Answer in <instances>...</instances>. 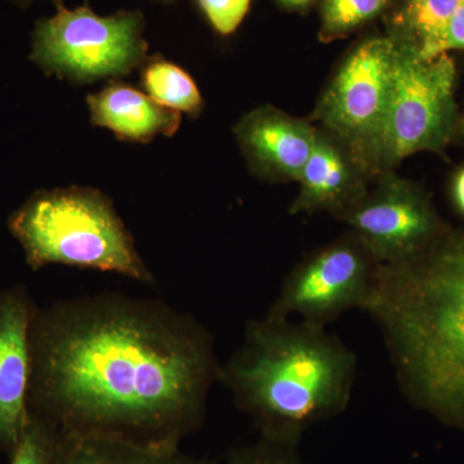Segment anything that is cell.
I'll return each instance as SVG.
<instances>
[{
  "mask_svg": "<svg viewBox=\"0 0 464 464\" xmlns=\"http://www.w3.org/2000/svg\"><path fill=\"white\" fill-rule=\"evenodd\" d=\"M29 411L66 433L179 444L221 377L215 338L158 299L100 293L36 307Z\"/></svg>",
  "mask_w": 464,
  "mask_h": 464,
  "instance_id": "obj_1",
  "label": "cell"
},
{
  "mask_svg": "<svg viewBox=\"0 0 464 464\" xmlns=\"http://www.w3.org/2000/svg\"><path fill=\"white\" fill-rule=\"evenodd\" d=\"M365 311L409 401L464 429V228L411 261L381 265Z\"/></svg>",
  "mask_w": 464,
  "mask_h": 464,
  "instance_id": "obj_2",
  "label": "cell"
},
{
  "mask_svg": "<svg viewBox=\"0 0 464 464\" xmlns=\"http://www.w3.org/2000/svg\"><path fill=\"white\" fill-rule=\"evenodd\" d=\"M356 372L355 353L326 328L265 316L246 324L219 383L261 436L299 444L308 427L346 411Z\"/></svg>",
  "mask_w": 464,
  "mask_h": 464,
  "instance_id": "obj_3",
  "label": "cell"
},
{
  "mask_svg": "<svg viewBox=\"0 0 464 464\" xmlns=\"http://www.w3.org/2000/svg\"><path fill=\"white\" fill-rule=\"evenodd\" d=\"M8 228L33 270L63 265L154 282L111 199L97 188L36 191L12 213Z\"/></svg>",
  "mask_w": 464,
  "mask_h": 464,
  "instance_id": "obj_4",
  "label": "cell"
},
{
  "mask_svg": "<svg viewBox=\"0 0 464 464\" xmlns=\"http://www.w3.org/2000/svg\"><path fill=\"white\" fill-rule=\"evenodd\" d=\"M393 43L392 83L377 176L395 170L420 152L444 154L451 143L462 140L453 57L422 58L411 45Z\"/></svg>",
  "mask_w": 464,
  "mask_h": 464,
  "instance_id": "obj_5",
  "label": "cell"
},
{
  "mask_svg": "<svg viewBox=\"0 0 464 464\" xmlns=\"http://www.w3.org/2000/svg\"><path fill=\"white\" fill-rule=\"evenodd\" d=\"M54 5L56 14L39 20L32 35L30 60L45 74L79 85L118 81L149 57L142 12L100 16L87 5Z\"/></svg>",
  "mask_w": 464,
  "mask_h": 464,
  "instance_id": "obj_6",
  "label": "cell"
},
{
  "mask_svg": "<svg viewBox=\"0 0 464 464\" xmlns=\"http://www.w3.org/2000/svg\"><path fill=\"white\" fill-rule=\"evenodd\" d=\"M393 54L395 43L389 35L360 42L334 70L308 116L347 145L373 179L389 109Z\"/></svg>",
  "mask_w": 464,
  "mask_h": 464,
  "instance_id": "obj_7",
  "label": "cell"
},
{
  "mask_svg": "<svg viewBox=\"0 0 464 464\" xmlns=\"http://www.w3.org/2000/svg\"><path fill=\"white\" fill-rule=\"evenodd\" d=\"M380 266L355 232L348 230L293 267L265 316H299V322L326 328L348 310L365 311Z\"/></svg>",
  "mask_w": 464,
  "mask_h": 464,
  "instance_id": "obj_8",
  "label": "cell"
},
{
  "mask_svg": "<svg viewBox=\"0 0 464 464\" xmlns=\"http://www.w3.org/2000/svg\"><path fill=\"white\" fill-rule=\"evenodd\" d=\"M374 188L340 221L371 250L380 265H398L426 252L451 227L422 186L386 170Z\"/></svg>",
  "mask_w": 464,
  "mask_h": 464,
  "instance_id": "obj_9",
  "label": "cell"
},
{
  "mask_svg": "<svg viewBox=\"0 0 464 464\" xmlns=\"http://www.w3.org/2000/svg\"><path fill=\"white\" fill-rule=\"evenodd\" d=\"M250 172L266 182H297L315 146L317 125L273 105H261L234 125Z\"/></svg>",
  "mask_w": 464,
  "mask_h": 464,
  "instance_id": "obj_10",
  "label": "cell"
},
{
  "mask_svg": "<svg viewBox=\"0 0 464 464\" xmlns=\"http://www.w3.org/2000/svg\"><path fill=\"white\" fill-rule=\"evenodd\" d=\"M35 311L24 286L0 292V451L8 456L29 415L30 331Z\"/></svg>",
  "mask_w": 464,
  "mask_h": 464,
  "instance_id": "obj_11",
  "label": "cell"
},
{
  "mask_svg": "<svg viewBox=\"0 0 464 464\" xmlns=\"http://www.w3.org/2000/svg\"><path fill=\"white\" fill-rule=\"evenodd\" d=\"M372 182L373 177L347 145L317 127L315 146L299 176L298 194L289 213H329L341 219L364 199Z\"/></svg>",
  "mask_w": 464,
  "mask_h": 464,
  "instance_id": "obj_12",
  "label": "cell"
},
{
  "mask_svg": "<svg viewBox=\"0 0 464 464\" xmlns=\"http://www.w3.org/2000/svg\"><path fill=\"white\" fill-rule=\"evenodd\" d=\"M85 101L92 124L111 130L121 141L149 143L158 136L173 137L181 127L182 114L121 81H109Z\"/></svg>",
  "mask_w": 464,
  "mask_h": 464,
  "instance_id": "obj_13",
  "label": "cell"
},
{
  "mask_svg": "<svg viewBox=\"0 0 464 464\" xmlns=\"http://www.w3.org/2000/svg\"><path fill=\"white\" fill-rule=\"evenodd\" d=\"M140 85L159 105L190 118H198L206 106L194 78L159 54L149 56L140 67Z\"/></svg>",
  "mask_w": 464,
  "mask_h": 464,
  "instance_id": "obj_14",
  "label": "cell"
},
{
  "mask_svg": "<svg viewBox=\"0 0 464 464\" xmlns=\"http://www.w3.org/2000/svg\"><path fill=\"white\" fill-rule=\"evenodd\" d=\"M70 464H151L167 448L106 433H66Z\"/></svg>",
  "mask_w": 464,
  "mask_h": 464,
  "instance_id": "obj_15",
  "label": "cell"
},
{
  "mask_svg": "<svg viewBox=\"0 0 464 464\" xmlns=\"http://www.w3.org/2000/svg\"><path fill=\"white\" fill-rule=\"evenodd\" d=\"M464 0H402L391 18L390 38L422 53Z\"/></svg>",
  "mask_w": 464,
  "mask_h": 464,
  "instance_id": "obj_16",
  "label": "cell"
},
{
  "mask_svg": "<svg viewBox=\"0 0 464 464\" xmlns=\"http://www.w3.org/2000/svg\"><path fill=\"white\" fill-rule=\"evenodd\" d=\"M8 464H70L63 432L42 415L29 411L25 427Z\"/></svg>",
  "mask_w": 464,
  "mask_h": 464,
  "instance_id": "obj_17",
  "label": "cell"
},
{
  "mask_svg": "<svg viewBox=\"0 0 464 464\" xmlns=\"http://www.w3.org/2000/svg\"><path fill=\"white\" fill-rule=\"evenodd\" d=\"M392 0H323L320 39L333 42L380 16Z\"/></svg>",
  "mask_w": 464,
  "mask_h": 464,
  "instance_id": "obj_18",
  "label": "cell"
},
{
  "mask_svg": "<svg viewBox=\"0 0 464 464\" xmlns=\"http://www.w3.org/2000/svg\"><path fill=\"white\" fill-rule=\"evenodd\" d=\"M225 464H307L298 453L297 442L259 436L255 444L231 449Z\"/></svg>",
  "mask_w": 464,
  "mask_h": 464,
  "instance_id": "obj_19",
  "label": "cell"
},
{
  "mask_svg": "<svg viewBox=\"0 0 464 464\" xmlns=\"http://www.w3.org/2000/svg\"><path fill=\"white\" fill-rule=\"evenodd\" d=\"M208 23L219 35L237 32L248 14L250 0H197Z\"/></svg>",
  "mask_w": 464,
  "mask_h": 464,
  "instance_id": "obj_20",
  "label": "cell"
},
{
  "mask_svg": "<svg viewBox=\"0 0 464 464\" xmlns=\"http://www.w3.org/2000/svg\"><path fill=\"white\" fill-rule=\"evenodd\" d=\"M451 51H464V3L454 12L435 41L420 56L433 58L449 54Z\"/></svg>",
  "mask_w": 464,
  "mask_h": 464,
  "instance_id": "obj_21",
  "label": "cell"
},
{
  "mask_svg": "<svg viewBox=\"0 0 464 464\" xmlns=\"http://www.w3.org/2000/svg\"><path fill=\"white\" fill-rule=\"evenodd\" d=\"M151 464H213L209 460L198 459L188 454L182 453L179 450V445H174V447L167 448L166 450L161 451L160 454Z\"/></svg>",
  "mask_w": 464,
  "mask_h": 464,
  "instance_id": "obj_22",
  "label": "cell"
},
{
  "mask_svg": "<svg viewBox=\"0 0 464 464\" xmlns=\"http://www.w3.org/2000/svg\"><path fill=\"white\" fill-rule=\"evenodd\" d=\"M449 194L453 207L464 218V167L459 168L451 177Z\"/></svg>",
  "mask_w": 464,
  "mask_h": 464,
  "instance_id": "obj_23",
  "label": "cell"
},
{
  "mask_svg": "<svg viewBox=\"0 0 464 464\" xmlns=\"http://www.w3.org/2000/svg\"><path fill=\"white\" fill-rule=\"evenodd\" d=\"M315 0H276L277 5L289 11H304L310 7Z\"/></svg>",
  "mask_w": 464,
  "mask_h": 464,
  "instance_id": "obj_24",
  "label": "cell"
},
{
  "mask_svg": "<svg viewBox=\"0 0 464 464\" xmlns=\"http://www.w3.org/2000/svg\"><path fill=\"white\" fill-rule=\"evenodd\" d=\"M12 2L14 3V5H20V7H29V5H32L34 2H36V0H12ZM52 2H61V0H52Z\"/></svg>",
  "mask_w": 464,
  "mask_h": 464,
  "instance_id": "obj_25",
  "label": "cell"
},
{
  "mask_svg": "<svg viewBox=\"0 0 464 464\" xmlns=\"http://www.w3.org/2000/svg\"><path fill=\"white\" fill-rule=\"evenodd\" d=\"M460 127H462V140H464V105L462 111H460Z\"/></svg>",
  "mask_w": 464,
  "mask_h": 464,
  "instance_id": "obj_26",
  "label": "cell"
},
{
  "mask_svg": "<svg viewBox=\"0 0 464 464\" xmlns=\"http://www.w3.org/2000/svg\"><path fill=\"white\" fill-rule=\"evenodd\" d=\"M152 2L161 3V5H173L176 0H152Z\"/></svg>",
  "mask_w": 464,
  "mask_h": 464,
  "instance_id": "obj_27",
  "label": "cell"
}]
</instances>
